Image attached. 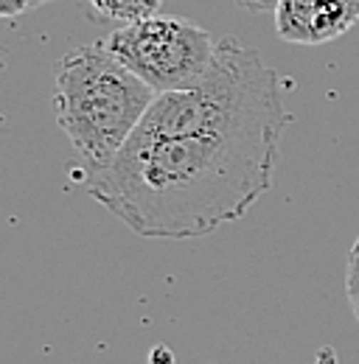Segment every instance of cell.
I'll return each mask as SVG.
<instances>
[{
  "label": "cell",
  "instance_id": "3957f363",
  "mask_svg": "<svg viewBox=\"0 0 359 364\" xmlns=\"http://www.w3.org/2000/svg\"><path fill=\"white\" fill-rule=\"evenodd\" d=\"M211 31L182 17H143L115 28L104 46L155 92L191 87L214 62Z\"/></svg>",
  "mask_w": 359,
  "mask_h": 364
},
{
  "label": "cell",
  "instance_id": "277c9868",
  "mask_svg": "<svg viewBox=\"0 0 359 364\" xmlns=\"http://www.w3.org/2000/svg\"><path fill=\"white\" fill-rule=\"evenodd\" d=\"M359 23V0H278L275 31L295 46H326Z\"/></svg>",
  "mask_w": 359,
  "mask_h": 364
},
{
  "label": "cell",
  "instance_id": "8992f818",
  "mask_svg": "<svg viewBox=\"0 0 359 364\" xmlns=\"http://www.w3.org/2000/svg\"><path fill=\"white\" fill-rule=\"evenodd\" d=\"M345 294L351 303V311L359 322V235L348 252V267H345Z\"/></svg>",
  "mask_w": 359,
  "mask_h": 364
},
{
  "label": "cell",
  "instance_id": "5b68a950",
  "mask_svg": "<svg viewBox=\"0 0 359 364\" xmlns=\"http://www.w3.org/2000/svg\"><path fill=\"white\" fill-rule=\"evenodd\" d=\"M163 0H90L93 11L104 20H115V23H135L143 17L157 14Z\"/></svg>",
  "mask_w": 359,
  "mask_h": 364
},
{
  "label": "cell",
  "instance_id": "30bf717a",
  "mask_svg": "<svg viewBox=\"0 0 359 364\" xmlns=\"http://www.w3.org/2000/svg\"><path fill=\"white\" fill-rule=\"evenodd\" d=\"M28 9H37V6H45V3H53V0H26Z\"/></svg>",
  "mask_w": 359,
  "mask_h": 364
},
{
  "label": "cell",
  "instance_id": "9c48e42d",
  "mask_svg": "<svg viewBox=\"0 0 359 364\" xmlns=\"http://www.w3.org/2000/svg\"><path fill=\"white\" fill-rule=\"evenodd\" d=\"M166 353H169V348H155L149 362L152 364H172V356H166Z\"/></svg>",
  "mask_w": 359,
  "mask_h": 364
},
{
  "label": "cell",
  "instance_id": "ba28073f",
  "mask_svg": "<svg viewBox=\"0 0 359 364\" xmlns=\"http://www.w3.org/2000/svg\"><path fill=\"white\" fill-rule=\"evenodd\" d=\"M241 9H250V11H275L278 0H236Z\"/></svg>",
  "mask_w": 359,
  "mask_h": 364
},
{
  "label": "cell",
  "instance_id": "6da1fadb",
  "mask_svg": "<svg viewBox=\"0 0 359 364\" xmlns=\"http://www.w3.org/2000/svg\"><path fill=\"white\" fill-rule=\"evenodd\" d=\"M292 124L283 82L236 37L185 90L157 92L118 157L88 171V193L143 238H199L239 222L275 177Z\"/></svg>",
  "mask_w": 359,
  "mask_h": 364
},
{
  "label": "cell",
  "instance_id": "52a82bcc",
  "mask_svg": "<svg viewBox=\"0 0 359 364\" xmlns=\"http://www.w3.org/2000/svg\"><path fill=\"white\" fill-rule=\"evenodd\" d=\"M26 9H28L26 0H0V14H3V17H17V14H23Z\"/></svg>",
  "mask_w": 359,
  "mask_h": 364
},
{
  "label": "cell",
  "instance_id": "7a4b0ae2",
  "mask_svg": "<svg viewBox=\"0 0 359 364\" xmlns=\"http://www.w3.org/2000/svg\"><path fill=\"white\" fill-rule=\"evenodd\" d=\"M157 92L110 53L104 43L68 50L56 70V124L88 163L110 166L149 112Z\"/></svg>",
  "mask_w": 359,
  "mask_h": 364
}]
</instances>
